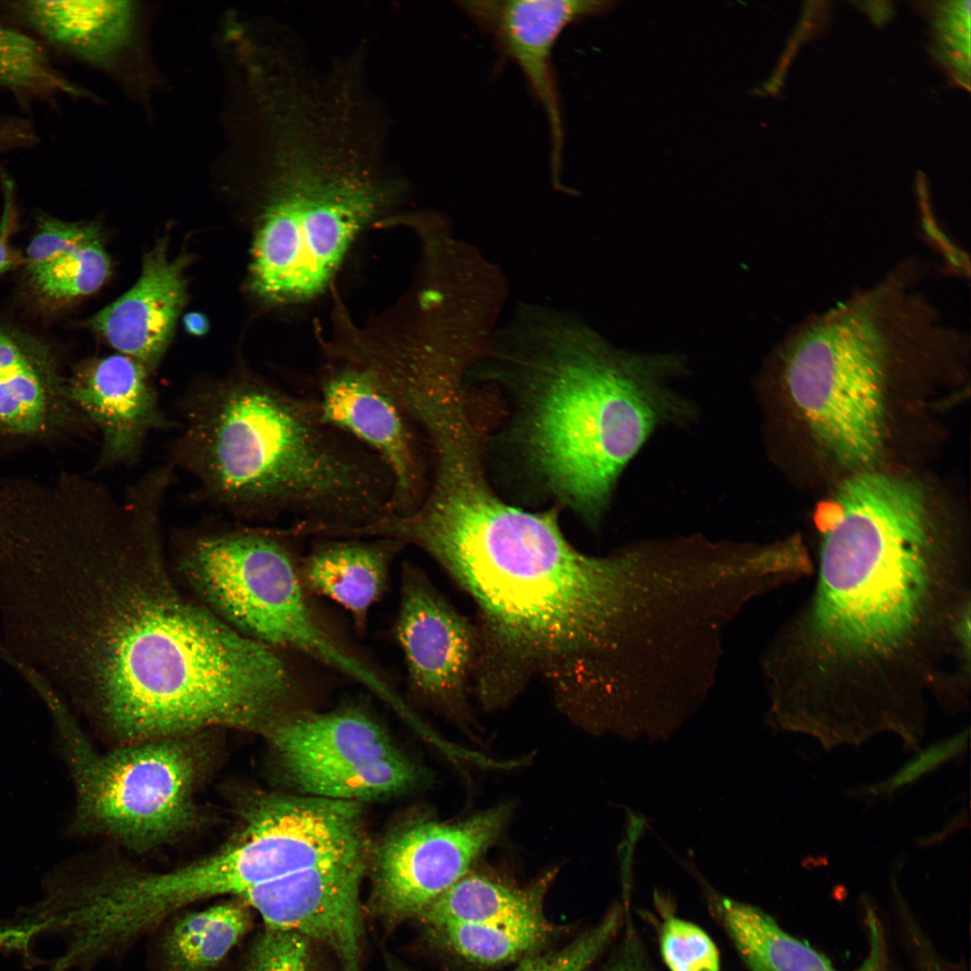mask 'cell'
<instances>
[{"mask_svg": "<svg viewBox=\"0 0 971 971\" xmlns=\"http://www.w3.org/2000/svg\"><path fill=\"white\" fill-rule=\"evenodd\" d=\"M250 906L232 896L166 920L156 943L160 971H214L251 928Z\"/></svg>", "mask_w": 971, "mask_h": 971, "instance_id": "cell-23", "label": "cell"}, {"mask_svg": "<svg viewBox=\"0 0 971 971\" xmlns=\"http://www.w3.org/2000/svg\"><path fill=\"white\" fill-rule=\"evenodd\" d=\"M364 859L307 869L249 888L239 897L265 927L328 945L343 971H360V885Z\"/></svg>", "mask_w": 971, "mask_h": 971, "instance_id": "cell-15", "label": "cell"}, {"mask_svg": "<svg viewBox=\"0 0 971 971\" xmlns=\"http://www.w3.org/2000/svg\"><path fill=\"white\" fill-rule=\"evenodd\" d=\"M660 949L670 971H720L715 943L690 922L668 917L661 927Z\"/></svg>", "mask_w": 971, "mask_h": 971, "instance_id": "cell-29", "label": "cell"}, {"mask_svg": "<svg viewBox=\"0 0 971 971\" xmlns=\"http://www.w3.org/2000/svg\"><path fill=\"white\" fill-rule=\"evenodd\" d=\"M419 548L477 607L472 682L482 707L509 705L538 678L566 715L589 721L607 694L613 566L571 545L554 511L521 510L493 491L470 497Z\"/></svg>", "mask_w": 971, "mask_h": 971, "instance_id": "cell-3", "label": "cell"}, {"mask_svg": "<svg viewBox=\"0 0 971 971\" xmlns=\"http://www.w3.org/2000/svg\"><path fill=\"white\" fill-rule=\"evenodd\" d=\"M185 266L186 258H170L166 243L158 242L145 254L134 285L87 319L86 326L152 373L165 355L186 300Z\"/></svg>", "mask_w": 971, "mask_h": 971, "instance_id": "cell-18", "label": "cell"}, {"mask_svg": "<svg viewBox=\"0 0 971 971\" xmlns=\"http://www.w3.org/2000/svg\"><path fill=\"white\" fill-rule=\"evenodd\" d=\"M459 8L494 40L497 51L522 72L547 117L550 135V167L560 174L564 122L552 55L562 32L570 25L598 14L610 3L589 0H473Z\"/></svg>", "mask_w": 971, "mask_h": 971, "instance_id": "cell-14", "label": "cell"}, {"mask_svg": "<svg viewBox=\"0 0 971 971\" xmlns=\"http://www.w3.org/2000/svg\"><path fill=\"white\" fill-rule=\"evenodd\" d=\"M619 921V913L613 911L565 948L527 958L512 971H588L610 942Z\"/></svg>", "mask_w": 971, "mask_h": 971, "instance_id": "cell-31", "label": "cell"}, {"mask_svg": "<svg viewBox=\"0 0 971 971\" xmlns=\"http://www.w3.org/2000/svg\"><path fill=\"white\" fill-rule=\"evenodd\" d=\"M608 971H640V969L635 962L625 960L616 964Z\"/></svg>", "mask_w": 971, "mask_h": 971, "instance_id": "cell-36", "label": "cell"}, {"mask_svg": "<svg viewBox=\"0 0 971 971\" xmlns=\"http://www.w3.org/2000/svg\"><path fill=\"white\" fill-rule=\"evenodd\" d=\"M263 734L306 796L360 803L406 791L419 779L414 763L359 709L285 714Z\"/></svg>", "mask_w": 971, "mask_h": 971, "instance_id": "cell-10", "label": "cell"}, {"mask_svg": "<svg viewBox=\"0 0 971 971\" xmlns=\"http://www.w3.org/2000/svg\"><path fill=\"white\" fill-rule=\"evenodd\" d=\"M100 234L99 227L93 222H69L40 215L23 258L28 277L41 272L64 254Z\"/></svg>", "mask_w": 971, "mask_h": 971, "instance_id": "cell-30", "label": "cell"}, {"mask_svg": "<svg viewBox=\"0 0 971 971\" xmlns=\"http://www.w3.org/2000/svg\"><path fill=\"white\" fill-rule=\"evenodd\" d=\"M526 396L525 448L541 478L590 521L655 428L684 413L670 356L594 353L551 365Z\"/></svg>", "mask_w": 971, "mask_h": 971, "instance_id": "cell-6", "label": "cell"}, {"mask_svg": "<svg viewBox=\"0 0 971 971\" xmlns=\"http://www.w3.org/2000/svg\"><path fill=\"white\" fill-rule=\"evenodd\" d=\"M711 907L750 971H841L822 953L786 932L762 909L723 895ZM868 958L852 971H885L879 926L870 922Z\"/></svg>", "mask_w": 971, "mask_h": 971, "instance_id": "cell-20", "label": "cell"}, {"mask_svg": "<svg viewBox=\"0 0 971 971\" xmlns=\"http://www.w3.org/2000/svg\"><path fill=\"white\" fill-rule=\"evenodd\" d=\"M969 736V728H966L918 750L889 777L879 782L857 788L851 791V797L861 800H877L892 797L944 763L961 756L967 749Z\"/></svg>", "mask_w": 971, "mask_h": 971, "instance_id": "cell-28", "label": "cell"}, {"mask_svg": "<svg viewBox=\"0 0 971 971\" xmlns=\"http://www.w3.org/2000/svg\"><path fill=\"white\" fill-rule=\"evenodd\" d=\"M507 815L498 806L457 823L415 822L389 834L376 856L373 894L379 909L395 920L423 913L467 875Z\"/></svg>", "mask_w": 971, "mask_h": 971, "instance_id": "cell-11", "label": "cell"}, {"mask_svg": "<svg viewBox=\"0 0 971 971\" xmlns=\"http://www.w3.org/2000/svg\"><path fill=\"white\" fill-rule=\"evenodd\" d=\"M395 635L413 690L464 718L477 656V629L417 568L404 571Z\"/></svg>", "mask_w": 971, "mask_h": 971, "instance_id": "cell-12", "label": "cell"}, {"mask_svg": "<svg viewBox=\"0 0 971 971\" xmlns=\"http://www.w3.org/2000/svg\"><path fill=\"white\" fill-rule=\"evenodd\" d=\"M941 311L909 271L807 316L776 351L781 380L814 438L839 464L870 468L885 441V396L897 360L949 344Z\"/></svg>", "mask_w": 971, "mask_h": 971, "instance_id": "cell-5", "label": "cell"}, {"mask_svg": "<svg viewBox=\"0 0 971 971\" xmlns=\"http://www.w3.org/2000/svg\"><path fill=\"white\" fill-rule=\"evenodd\" d=\"M151 374L117 352L84 361L67 376L73 402L101 432L96 469L136 463L151 432L176 428L161 407Z\"/></svg>", "mask_w": 971, "mask_h": 971, "instance_id": "cell-16", "label": "cell"}, {"mask_svg": "<svg viewBox=\"0 0 971 971\" xmlns=\"http://www.w3.org/2000/svg\"><path fill=\"white\" fill-rule=\"evenodd\" d=\"M181 584L240 634L327 666L342 644L309 604L299 575L273 530L208 521L171 534Z\"/></svg>", "mask_w": 971, "mask_h": 971, "instance_id": "cell-8", "label": "cell"}, {"mask_svg": "<svg viewBox=\"0 0 971 971\" xmlns=\"http://www.w3.org/2000/svg\"><path fill=\"white\" fill-rule=\"evenodd\" d=\"M42 696L76 787L75 830L146 851L192 825L205 757L200 733L128 742L99 753L61 700L50 690Z\"/></svg>", "mask_w": 971, "mask_h": 971, "instance_id": "cell-9", "label": "cell"}, {"mask_svg": "<svg viewBox=\"0 0 971 971\" xmlns=\"http://www.w3.org/2000/svg\"><path fill=\"white\" fill-rule=\"evenodd\" d=\"M400 541H334L317 547L302 566L300 579L310 590L335 601L359 626L386 589L389 565Z\"/></svg>", "mask_w": 971, "mask_h": 971, "instance_id": "cell-22", "label": "cell"}, {"mask_svg": "<svg viewBox=\"0 0 971 971\" xmlns=\"http://www.w3.org/2000/svg\"><path fill=\"white\" fill-rule=\"evenodd\" d=\"M321 420L372 451L390 474L388 517L413 512L423 499L413 423L374 370L352 364L325 377L316 401Z\"/></svg>", "mask_w": 971, "mask_h": 971, "instance_id": "cell-13", "label": "cell"}, {"mask_svg": "<svg viewBox=\"0 0 971 971\" xmlns=\"http://www.w3.org/2000/svg\"><path fill=\"white\" fill-rule=\"evenodd\" d=\"M110 273L111 261L100 234L28 278L40 301L58 306L95 292Z\"/></svg>", "mask_w": 971, "mask_h": 971, "instance_id": "cell-26", "label": "cell"}, {"mask_svg": "<svg viewBox=\"0 0 971 971\" xmlns=\"http://www.w3.org/2000/svg\"><path fill=\"white\" fill-rule=\"evenodd\" d=\"M183 325L186 331L195 335L204 334L209 327L207 318L197 312L187 314L183 318Z\"/></svg>", "mask_w": 971, "mask_h": 971, "instance_id": "cell-35", "label": "cell"}, {"mask_svg": "<svg viewBox=\"0 0 971 971\" xmlns=\"http://www.w3.org/2000/svg\"><path fill=\"white\" fill-rule=\"evenodd\" d=\"M91 426L50 344L0 323V433L46 439Z\"/></svg>", "mask_w": 971, "mask_h": 971, "instance_id": "cell-17", "label": "cell"}, {"mask_svg": "<svg viewBox=\"0 0 971 971\" xmlns=\"http://www.w3.org/2000/svg\"><path fill=\"white\" fill-rule=\"evenodd\" d=\"M176 412L167 463L236 520L288 515L300 532L326 533L369 522L386 503L383 464L325 423L316 401L239 374L192 387Z\"/></svg>", "mask_w": 971, "mask_h": 971, "instance_id": "cell-4", "label": "cell"}, {"mask_svg": "<svg viewBox=\"0 0 971 971\" xmlns=\"http://www.w3.org/2000/svg\"><path fill=\"white\" fill-rule=\"evenodd\" d=\"M309 940L265 927L250 947L241 971H314Z\"/></svg>", "mask_w": 971, "mask_h": 971, "instance_id": "cell-32", "label": "cell"}, {"mask_svg": "<svg viewBox=\"0 0 971 971\" xmlns=\"http://www.w3.org/2000/svg\"><path fill=\"white\" fill-rule=\"evenodd\" d=\"M0 11L43 45L111 71L137 35L138 8L131 1L12 0Z\"/></svg>", "mask_w": 971, "mask_h": 971, "instance_id": "cell-19", "label": "cell"}, {"mask_svg": "<svg viewBox=\"0 0 971 971\" xmlns=\"http://www.w3.org/2000/svg\"><path fill=\"white\" fill-rule=\"evenodd\" d=\"M38 141L36 128L28 119L0 113V153L30 148Z\"/></svg>", "mask_w": 971, "mask_h": 971, "instance_id": "cell-34", "label": "cell"}, {"mask_svg": "<svg viewBox=\"0 0 971 971\" xmlns=\"http://www.w3.org/2000/svg\"><path fill=\"white\" fill-rule=\"evenodd\" d=\"M447 945L468 961L495 965L516 958L546 937L547 922L523 926L445 923L435 927Z\"/></svg>", "mask_w": 971, "mask_h": 971, "instance_id": "cell-27", "label": "cell"}, {"mask_svg": "<svg viewBox=\"0 0 971 971\" xmlns=\"http://www.w3.org/2000/svg\"><path fill=\"white\" fill-rule=\"evenodd\" d=\"M817 579L791 629L789 710L842 730L926 714L970 660V568L907 478L858 470L820 503Z\"/></svg>", "mask_w": 971, "mask_h": 971, "instance_id": "cell-2", "label": "cell"}, {"mask_svg": "<svg viewBox=\"0 0 971 971\" xmlns=\"http://www.w3.org/2000/svg\"><path fill=\"white\" fill-rule=\"evenodd\" d=\"M171 486L158 471L121 498L94 484L43 531L30 577L50 596L37 603L51 610L55 678L124 743L262 733L294 697L295 678L280 650L233 629L175 580L162 530Z\"/></svg>", "mask_w": 971, "mask_h": 971, "instance_id": "cell-1", "label": "cell"}, {"mask_svg": "<svg viewBox=\"0 0 971 971\" xmlns=\"http://www.w3.org/2000/svg\"><path fill=\"white\" fill-rule=\"evenodd\" d=\"M0 88L22 101L52 102L87 97L58 70L34 36L0 22Z\"/></svg>", "mask_w": 971, "mask_h": 971, "instance_id": "cell-25", "label": "cell"}, {"mask_svg": "<svg viewBox=\"0 0 971 971\" xmlns=\"http://www.w3.org/2000/svg\"><path fill=\"white\" fill-rule=\"evenodd\" d=\"M3 209L0 218V276L24 263L12 246L11 238L16 223V202L13 179L0 166Z\"/></svg>", "mask_w": 971, "mask_h": 971, "instance_id": "cell-33", "label": "cell"}, {"mask_svg": "<svg viewBox=\"0 0 971 971\" xmlns=\"http://www.w3.org/2000/svg\"><path fill=\"white\" fill-rule=\"evenodd\" d=\"M256 885L245 842L238 833L215 853L165 872L140 871L134 883L144 913L162 922L185 906L218 895L239 897Z\"/></svg>", "mask_w": 971, "mask_h": 971, "instance_id": "cell-21", "label": "cell"}, {"mask_svg": "<svg viewBox=\"0 0 971 971\" xmlns=\"http://www.w3.org/2000/svg\"><path fill=\"white\" fill-rule=\"evenodd\" d=\"M549 877L516 889L478 875H465L423 912L433 928L445 923L523 926L546 922L541 895Z\"/></svg>", "mask_w": 971, "mask_h": 971, "instance_id": "cell-24", "label": "cell"}, {"mask_svg": "<svg viewBox=\"0 0 971 971\" xmlns=\"http://www.w3.org/2000/svg\"><path fill=\"white\" fill-rule=\"evenodd\" d=\"M295 133H278L252 247L250 287L272 303L322 291L389 195L366 172L327 159Z\"/></svg>", "mask_w": 971, "mask_h": 971, "instance_id": "cell-7", "label": "cell"}]
</instances>
